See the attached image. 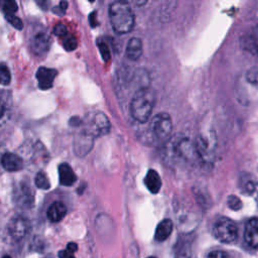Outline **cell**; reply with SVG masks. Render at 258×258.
Masks as SVG:
<instances>
[{
  "label": "cell",
  "mask_w": 258,
  "mask_h": 258,
  "mask_svg": "<svg viewBox=\"0 0 258 258\" xmlns=\"http://www.w3.org/2000/svg\"><path fill=\"white\" fill-rule=\"evenodd\" d=\"M156 102V93L153 89L147 87L136 91L130 101V115L139 122L145 123L149 120Z\"/></svg>",
  "instance_id": "obj_1"
},
{
  "label": "cell",
  "mask_w": 258,
  "mask_h": 258,
  "mask_svg": "<svg viewBox=\"0 0 258 258\" xmlns=\"http://www.w3.org/2000/svg\"><path fill=\"white\" fill-rule=\"evenodd\" d=\"M109 18L113 29L118 34H125L131 31L134 26V13L127 2L116 1L110 4Z\"/></svg>",
  "instance_id": "obj_2"
},
{
  "label": "cell",
  "mask_w": 258,
  "mask_h": 258,
  "mask_svg": "<svg viewBox=\"0 0 258 258\" xmlns=\"http://www.w3.org/2000/svg\"><path fill=\"white\" fill-rule=\"evenodd\" d=\"M165 151L170 159L189 161L197 154L195 142H191L186 136L176 135L172 139L166 141Z\"/></svg>",
  "instance_id": "obj_3"
},
{
  "label": "cell",
  "mask_w": 258,
  "mask_h": 258,
  "mask_svg": "<svg viewBox=\"0 0 258 258\" xmlns=\"http://www.w3.org/2000/svg\"><path fill=\"white\" fill-rule=\"evenodd\" d=\"M151 137L157 141H167L172 130V121L167 113H158L149 122Z\"/></svg>",
  "instance_id": "obj_4"
},
{
  "label": "cell",
  "mask_w": 258,
  "mask_h": 258,
  "mask_svg": "<svg viewBox=\"0 0 258 258\" xmlns=\"http://www.w3.org/2000/svg\"><path fill=\"white\" fill-rule=\"evenodd\" d=\"M214 237L222 243H232L238 236V229L236 224L226 217L219 218L213 227Z\"/></svg>",
  "instance_id": "obj_5"
},
{
  "label": "cell",
  "mask_w": 258,
  "mask_h": 258,
  "mask_svg": "<svg viewBox=\"0 0 258 258\" xmlns=\"http://www.w3.org/2000/svg\"><path fill=\"white\" fill-rule=\"evenodd\" d=\"M14 203L22 209H30L33 206V190L26 181H20L13 190Z\"/></svg>",
  "instance_id": "obj_6"
},
{
  "label": "cell",
  "mask_w": 258,
  "mask_h": 258,
  "mask_svg": "<svg viewBox=\"0 0 258 258\" xmlns=\"http://www.w3.org/2000/svg\"><path fill=\"white\" fill-rule=\"evenodd\" d=\"M8 233L14 240H22L30 230L29 220L23 216L13 217L8 224Z\"/></svg>",
  "instance_id": "obj_7"
},
{
  "label": "cell",
  "mask_w": 258,
  "mask_h": 258,
  "mask_svg": "<svg viewBox=\"0 0 258 258\" xmlns=\"http://www.w3.org/2000/svg\"><path fill=\"white\" fill-rule=\"evenodd\" d=\"M30 46L33 53L36 55H43L49 49L50 36L44 29H39L33 33L30 40Z\"/></svg>",
  "instance_id": "obj_8"
},
{
  "label": "cell",
  "mask_w": 258,
  "mask_h": 258,
  "mask_svg": "<svg viewBox=\"0 0 258 258\" xmlns=\"http://www.w3.org/2000/svg\"><path fill=\"white\" fill-rule=\"evenodd\" d=\"M94 135L91 132H81L74 141V150L79 156H85L93 147Z\"/></svg>",
  "instance_id": "obj_9"
},
{
  "label": "cell",
  "mask_w": 258,
  "mask_h": 258,
  "mask_svg": "<svg viewBox=\"0 0 258 258\" xmlns=\"http://www.w3.org/2000/svg\"><path fill=\"white\" fill-rule=\"evenodd\" d=\"M213 144L214 143L212 141V138L209 135H206V134L199 135L195 141L197 154L204 160L210 159V156L214 149Z\"/></svg>",
  "instance_id": "obj_10"
},
{
  "label": "cell",
  "mask_w": 258,
  "mask_h": 258,
  "mask_svg": "<svg viewBox=\"0 0 258 258\" xmlns=\"http://www.w3.org/2000/svg\"><path fill=\"white\" fill-rule=\"evenodd\" d=\"M57 72L53 69L41 67L36 72V79L38 82V87L41 90H47L52 87L53 80L56 77Z\"/></svg>",
  "instance_id": "obj_11"
},
{
  "label": "cell",
  "mask_w": 258,
  "mask_h": 258,
  "mask_svg": "<svg viewBox=\"0 0 258 258\" xmlns=\"http://www.w3.org/2000/svg\"><path fill=\"white\" fill-rule=\"evenodd\" d=\"M244 239L248 246L258 248V218H251L245 226Z\"/></svg>",
  "instance_id": "obj_12"
},
{
  "label": "cell",
  "mask_w": 258,
  "mask_h": 258,
  "mask_svg": "<svg viewBox=\"0 0 258 258\" xmlns=\"http://www.w3.org/2000/svg\"><path fill=\"white\" fill-rule=\"evenodd\" d=\"M110 127H111V124L108 117L104 113L98 112L94 116L93 130L91 131V133L94 136L105 135L110 131Z\"/></svg>",
  "instance_id": "obj_13"
},
{
  "label": "cell",
  "mask_w": 258,
  "mask_h": 258,
  "mask_svg": "<svg viewBox=\"0 0 258 258\" xmlns=\"http://www.w3.org/2000/svg\"><path fill=\"white\" fill-rule=\"evenodd\" d=\"M1 164L7 171H18L23 167L21 157L12 152H6L1 157Z\"/></svg>",
  "instance_id": "obj_14"
},
{
  "label": "cell",
  "mask_w": 258,
  "mask_h": 258,
  "mask_svg": "<svg viewBox=\"0 0 258 258\" xmlns=\"http://www.w3.org/2000/svg\"><path fill=\"white\" fill-rule=\"evenodd\" d=\"M58 176L61 185L71 186L77 180V175L73 168L68 163H60L58 165Z\"/></svg>",
  "instance_id": "obj_15"
},
{
  "label": "cell",
  "mask_w": 258,
  "mask_h": 258,
  "mask_svg": "<svg viewBox=\"0 0 258 258\" xmlns=\"http://www.w3.org/2000/svg\"><path fill=\"white\" fill-rule=\"evenodd\" d=\"M67 214V208L61 202H53L47 209L46 216L47 219L52 223H57L61 221Z\"/></svg>",
  "instance_id": "obj_16"
},
{
  "label": "cell",
  "mask_w": 258,
  "mask_h": 258,
  "mask_svg": "<svg viewBox=\"0 0 258 258\" xmlns=\"http://www.w3.org/2000/svg\"><path fill=\"white\" fill-rule=\"evenodd\" d=\"M143 52L142 41L138 37H132L129 39L126 46V56L131 60H137L140 58Z\"/></svg>",
  "instance_id": "obj_17"
},
{
  "label": "cell",
  "mask_w": 258,
  "mask_h": 258,
  "mask_svg": "<svg viewBox=\"0 0 258 258\" xmlns=\"http://www.w3.org/2000/svg\"><path fill=\"white\" fill-rule=\"evenodd\" d=\"M144 183L147 187V189L151 194H157L160 190L161 187V178L158 174V172L154 169H149L145 175Z\"/></svg>",
  "instance_id": "obj_18"
},
{
  "label": "cell",
  "mask_w": 258,
  "mask_h": 258,
  "mask_svg": "<svg viewBox=\"0 0 258 258\" xmlns=\"http://www.w3.org/2000/svg\"><path fill=\"white\" fill-rule=\"evenodd\" d=\"M172 230H173L172 221L169 219H164L157 225L155 234H154V239L158 242L165 241L172 233Z\"/></svg>",
  "instance_id": "obj_19"
},
{
  "label": "cell",
  "mask_w": 258,
  "mask_h": 258,
  "mask_svg": "<svg viewBox=\"0 0 258 258\" xmlns=\"http://www.w3.org/2000/svg\"><path fill=\"white\" fill-rule=\"evenodd\" d=\"M247 49H251L252 52L258 54V24L253 28L250 36L246 40Z\"/></svg>",
  "instance_id": "obj_20"
},
{
  "label": "cell",
  "mask_w": 258,
  "mask_h": 258,
  "mask_svg": "<svg viewBox=\"0 0 258 258\" xmlns=\"http://www.w3.org/2000/svg\"><path fill=\"white\" fill-rule=\"evenodd\" d=\"M34 182H35V185L41 189H47L50 186V182H49L46 174L43 171L37 172V174L35 175V178H34Z\"/></svg>",
  "instance_id": "obj_21"
},
{
  "label": "cell",
  "mask_w": 258,
  "mask_h": 258,
  "mask_svg": "<svg viewBox=\"0 0 258 258\" xmlns=\"http://www.w3.org/2000/svg\"><path fill=\"white\" fill-rule=\"evenodd\" d=\"M62 44H63V47L68 51H71V50H74L77 47L78 42H77V39L75 38V36H73L69 33L64 37H62Z\"/></svg>",
  "instance_id": "obj_22"
},
{
  "label": "cell",
  "mask_w": 258,
  "mask_h": 258,
  "mask_svg": "<svg viewBox=\"0 0 258 258\" xmlns=\"http://www.w3.org/2000/svg\"><path fill=\"white\" fill-rule=\"evenodd\" d=\"M2 8L5 15H14V13L17 11V3L12 0H6L4 1Z\"/></svg>",
  "instance_id": "obj_23"
},
{
  "label": "cell",
  "mask_w": 258,
  "mask_h": 258,
  "mask_svg": "<svg viewBox=\"0 0 258 258\" xmlns=\"http://www.w3.org/2000/svg\"><path fill=\"white\" fill-rule=\"evenodd\" d=\"M0 79L2 85H8L11 80V75L8 67L5 63H1L0 68Z\"/></svg>",
  "instance_id": "obj_24"
},
{
  "label": "cell",
  "mask_w": 258,
  "mask_h": 258,
  "mask_svg": "<svg viewBox=\"0 0 258 258\" xmlns=\"http://www.w3.org/2000/svg\"><path fill=\"white\" fill-rule=\"evenodd\" d=\"M98 46L100 48V52L102 54V57L105 61H108L110 59V56H111V52H110V49H109V46L108 44L106 43L105 40H102V39H99L98 40Z\"/></svg>",
  "instance_id": "obj_25"
},
{
  "label": "cell",
  "mask_w": 258,
  "mask_h": 258,
  "mask_svg": "<svg viewBox=\"0 0 258 258\" xmlns=\"http://www.w3.org/2000/svg\"><path fill=\"white\" fill-rule=\"evenodd\" d=\"M228 207L234 211H238L241 209L242 203L236 196H230L228 198Z\"/></svg>",
  "instance_id": "obj_26"
},
{
  "label": "cell",
  "mask_w": 258,
  "mask_h": 258,
  "mask_svg": "<svg viewBox=\"0 0 258 258\" xmlns=\"http://www.w3.org/2000/svg\"><path fill=\"white\" fill-rule=\"evenodd\" d=\"M5 17L10 22V24L13 27H15L16 29H21L22 28V26H23L22 25V21H21V19L19 17L15 16V15H5Z\"/></svg>",
  "instance_id": "obj_27"
},
{
  "label": "cell",
  "mask_w": 258,
  "mask_h": 258,
  "mask_svg": "<svg viewBox=\"0 0 258 258\" xmlns=\"http://www.w3.org/2000/svg\"><path fill=\"white\" fill-rule=\"evenodd\" d=\"M53 33H54L55 35L61 37V38L64 37L67 34H69V32H68V30H67V27H66L63 24H61V23H58V24L54 25V27H53Z\"/></svg>",
  "instance_id": "obj_28"
},
{
  "label": "cell",
  "mask_w": 258,
  "mask_h": 258,
  "mask_svg": "<svg viewBox=\"0 0 258 258\" xmlns=\"http://www.w3.org/2000/svg\"><path fill=\"white\" fill-rule=\"evenodd\" d=\"M208 258H229L228 254L224 251L221 250H216V251H212L210 252V254L208 255Z\"/></svg>",
  "instance_id": "obj_29"
},
{
  "label": "cell",
  "mask_w": 258,
  "mask_h": 258,
  "mask_svg": "<svg viewBox=\"0 0 258 258\" xmlns=\"http://www.w3.org/2000/svg\"><path fill=\"white\" fill-rule=\"evenodd\" d=\"M67 250H68L70 253L74 254V253L78 250V245H77L76 243H74V242H71V243H69V244H68V246H67Z\"/></svg>",
  "instance_id": "obj_30"
},
{
  "label": "cell",
  "mask_w": 258,
  "mask_h": 258,
  "mask_svg": "<svg viewBox=\"0 0 258 258\" xmlns=\"http://www.w3.org/2000/svg\"><path fill=\"white\" fill-rule=\"evenodd\" d=\"M95 12H93L91 15H90V22H91V24H92V26L93 27H95L96 25H98L97 24V20H96V16H95Z\"/></svg>",
  "instance_id": "obj_31"
},
{
  "label": "cell",
  "mask_w": 258,
  "mask_h": 258,
  "mask_svg": "<svg viewBox=\"0 0 258 258\" xmlns=\"http://www.w3.org/2000/svg\"><path fill=\"white\" fill-rule=\"evenodd\" d=\"M59 6H60V9L62 10V11H64L66 9H67V6H68V2H64V1H61L60 3H59Z\"/></svg>",
  "instance_id": "obj_32"
},
{
  "label": "cell",
  "mask_w": 258,
  "mask_h": 258,
  "mask_svg": "<svg viewBox=\"0 0 258 258\" xmlns=\"http://www.w3.org/2000/svg\"><path fill=\"white\" fill-rule=\"evenodd\" d=\"M67 258H76V257L74 256V254H70V255H69Z\"/></svg>",
  "instance_id": "obj_33"
},
{
  "label": "cell",
  "mask_w": 258,
  "mask_h": 258,
  "mask_svg": "<svg viewBox=\"0 0 258 258\" xmlns=\"http://www.w3.org/2000/svg\"><path fill=\"white\" fill-rule=\"evenodd\" d=\"M2 258H11L9 255H5V256H3Z\"/></svg>",
  "instance_id": "obj_34"
},
{
  "label": "cell",
  "mask_w": 258,
  "mask_h": 258,
  "mask_svg": "<svg viewBox=\"0 0 258 258\" xmlns=\"http://www.w3.org/2000/svg\"><path fill=\"white\" fill-rule=\"evenodd\" d=\"M147 258H156V257H153V256H149V257H147Z\"/></svg>",
  "instance_id": "obj_35"
},
{
  "label": "cell",
  "mask_w": 258,
  "mask_h": 258,
  "mask_svg": "<svg viewBox=\"0 0 258 258\" xmlns=\"http://www.w3.org/2000/svg\"><path fill=\"white\" fill-rule=\"evenodd\" d=\"M46 258H48V257H46Z\"/></svg>",
  "instance_id": "obj_36"
}]
</instances>
